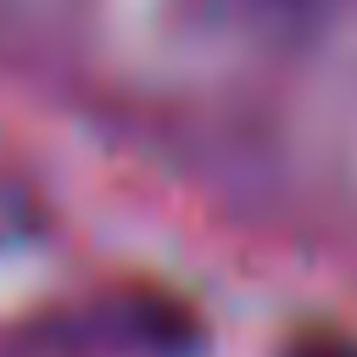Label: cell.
I'll use <instances>...</instances> for the list:
<instances>
[{
  "mask_svg": "<svg viewBox=\"0 0 357 357\" xmlns=\"http://www.w3.org/2000/svg\"><path fill=\"white\" fill-rule=\"evenodd\" d=\"M284 357H357V346H346L340 335H301Z\"/></svg>",
  "mask_w": 357,
  "mask_h": 357,
  "instance_id": "cell-1",
  "label": "cell"
}]
</instances>
